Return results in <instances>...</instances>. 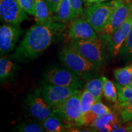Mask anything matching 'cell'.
Masks as SVG:
<instances>
[{"instance_id": "6da1fadb", "label": "cell", "mask_w": 132, "mask_h": 132, "mask_svg": "<svg viewBox=\"0 0 132 132\" xmlns=\"http://www.w3.org/2000/svg\"><path fill=\"white\" fill-rule=\"evenodd\" d=\"M64 27V23L55 21L48 23H36L28 29L9 57L18 62H27L37 59L55 41Z\"/></svg>"}, {"instance_id": "7a4b0ae2", "label": "cell", "mask_w": 132, "mask_h": 132, "mask_svg": "<svg viewBox=\"0 0 132 132\" xmlns=\"http://www.w3.org/2000/svg\"><path fill=\"white\" fill-rule=\"evenodd\" d=\"M59 59L65 67L83 81H88L98 75L100 69L69 45L61 50Z\"/></svg>"}, {"instance_id": "3957f363", "label": "cell", "mask_w": 132, "mask_h": 132, "mask_svg": "<svg viewBox=\"0 0 132 132\" xmlns=\"http://www.w3.org/2000/svg\"><path fill=\"white\" fill-rule=\"evenodd\" d=\"M69 45L99 69L106 64L111 56L106 41L100 36L95 39L70 40Z\"/></svg>"}, {"instance_id": "277c9868", "label": "cell", "mask_w": 132, "mask_h": 132, "mask_svg": "<svg viewBox=\"0 0 132 132\" xmlns=\"http://www.w3.org/2000/svg\"><path fill=\"white\" fill-rule=\"evenodd\" d=\"M122 0H111L86 7L82 17L99 34L111 19Z\"/></svg>"}, {"instance_id": "5b68a950", "label": "cell", "mask_w": 132, "mask_h": 132, "mask_svg": "<svg viewBox=\"0 0 132 132\" xmlns=\"http://www.w3.org/2000/svg\"><path fill=\"white\" fill-rule=\"evenodd\" d=\"M81 92L72 95L53 108L54 113L71 127L85 125V117L80 109Z\"/></svg>"}, {"instance_id": "8992f818", "label": "cell", "mask_w": 132, "mask_h": 132, "mask_svg": "<svg viewBox=\"0 0 132 132\" xmlns=\"http://www.w3.org/2000/svg\"><path fill=\"white\" fill-rule=\"evenodd\" d=\"M45 81L53 85L75 87L81 89L83 87L84 81L67 67H52L44 73Z\"/></svg>"}, {"instance_id": "52a82bcc", "label": "cell", "mask_w": 132, "mask_h": 132, "mask_svg": "<svg viewBox=\"0 0 132 132\" xmlns=\"http://www.w3.org/2000/svg\"><path fill=\"white\" fill-rule=\"evenodd\" d=\"M24 107L29 116L41 122L54 112L43 97L40 89H36L26 96Z\"/></svg>"}, {"instance_id": "ba28073f", "label": "cell", "mask_w": 132, "mask_h": 132, "mask_svg": "<svg viewBox=\"0 0 132 132\" xmlns=\"http://www.w3.org/2000/svg\"><path fill=\"white\" fill-rule=\"evenodd\" d=\"M40 90L45 101L53 108L81 91L78 88L53 85L45 81L42 82Z\"/></svg>"}, {"instance_id": "9c48e42d", "label": "cell", "mask_w": 132, "mask_h": 132, "mask_svg": "<svg viewBox=\"0 0 132 132\" xmlns=\"http://www.w3.org/2000/svg\"><path fill=\"white\" fill-rule=\"evenodd\" d=\"M0 16L4 22L15 26L29 19L16 0H0Z\"/></svg>"}, {"instance_id": "30bf717a", "label": "cell", "mask_w": 132, "mask_h": 132, "mask_svg": "<svg viewBox=\"0 0 132 132\" xmlns=\"http://www.w3.org/2000/svg\"><path fill=\"white\" fill-rule=\"evenodd\" d=\"M132 28V12L124 22L107 37H103L106 41L110 55L113 56H118L122 45Z\"/></svg>"}, {"instance_id": "8fae6325", "label": "cell", "mask_w": 132, "mask_h": 132, "mask_svg": "<svg viewBox=\"0 0 132 132\" xmlns=\"http://www.w3.org/2000/svg\"><path fill=\"white\" fill-rule=\"evenodd\" d=\"M23 29L19 26L6 24L0 27V54L3 56L14 50Z\"/></svg>"}, {"instance_id": "7c38bea8", "label": "cell", "mask_w": 132, "mask_h": 132, "mask_svg": "<svg viewBox=\"0 0 132 132\" xmlns=\"http://www.w3.org/2000/svg\"><path fill=\"white\" fill-rule=\"evenodd\" d=\"M132 12V7L127 0H122L112 15L110 21L101 32L98 34L102 37L111 35L126 20Z\"/></svg>"}, {"instance_id": "4fadbf2b", "label": "cell", "mask_w": 132, "mask_h": 132, "mask_svg": "<svg viewBox=\"0 0 132 132\" xmlns=\"http://www.w3.org/2000/svg\"><path fill=\"white\" fill-rule=\"evenodd\" d=\"M71 40H89L98 37V34L83 17L76 18L72 21L69 29Z\"/></svg>"}, {"instance_id": "5bb4252c", "label": "cell", "mask_w": 132, "mask_h": 132, "mask_svg": "<svg viewBox=\"0 0 132 132\" xmlns=\"http://www.w3.org/2000/svg\"><path fill=\"white\" fill-rule=\"evenodd\" d=\"M20 69L9 56H1L0 59V81L2 85L12 81L15 77L16 74Z\"/></svg>"}, {"instance_id": "9a60e30c", "label": "cell", "mask_w": 132, "mask_h": 132, "mask_svg": "<svg viewBox=\"0 0 132 132\" xmlns=\"http://www.w3.org/2000/svg\"><path fill=\"white\" fill-rule=\"evenodd\" d=\"M118 123V116L111 111L97 118L89 126L93 131L108 132L111 131L113 127Z\"/></svg>"}, {"instance_id": "2e32d148", "label": "cell", "mask_w": 132, "mask_h": 132, "mask_svg": "<svg viewBox=\"0 0 132 132\" xmlns=\"http://www.w3.org/2000/svg\"><path fill=\"white\" fill-rule=\"evenodd\" d=\"M77 17L69 0H61L56 12L53 15L54 21L62 23L73 21Z\"/></svg>"}, {"instance_id": "e0dca14e", "label": "cell", "mask_w": 132, "mask_h": 132, "mask_svg": "<svg viewBox=\"0 0 132 132\" xmlns=\"http://www.w3.org/2000/svg\"><path fill=\"white\" fill-rule=\"evenodd\" d=\"M42 124L48 132L69 131L70 125L67 124L58 114L53 112L47 119L43 120Z\"/></svg>"}, {"instance_id": "ac0fdd59", "label": "cell", "mask_w": 132, "mask_h": 132, "mask_svg": "<svg viewBox=\"0 0 132 132\" xmlns=\"http://www.w3.org/2000/svg\"><path fill=\"white\" fill-rule=\"evenodd\" d=\"M35 1V20L37 23H48L54 21L46 0Z\"/></svg>"}, {"instance_id": "d6986e66", "label": "cell", "mask_w": 132, "mask_h": 132, "mask_svg": "<svg viewBox=\"0 0 132 132\" xmlns=\"http://www.w3.org/2000/svg\"><path fill=\"white\" fill-rule=\"evenodd\" d=\"M111 110L101 102L97 101L92 105L90 111L85 116V125H90L98 117L109 113Z\"/></svg>"}, {"instance_id": "ffe728a7", "label": "cell", "mask_w": 132, "mask_h": 132, "mask_svg": "<svg viewBox=\"0 0 132 132\" xmlns=\"http://www.w3.org/2000/svg\"><path fill=\"white\" fill-rule=\"evenodd\" d=\"M114 76L116 80V83L122 86H128L132 81V65L115 69L114 70Z\"/></svg>"}, {"instance_id": "44dd1931", "label": "cell", "mask_w": 132, "mask_h": 132, "mask_svg": "<svg viewBox=\"0 0 132 132\" xmlns=\"http://www.w3.org/2000/svg\"><path fill=\"white\" fill-rule=\"evenodd\" d=\"M85 89L95 97L97 101L102 100L103 95V81L102 77L92 78L85 85Z\"/></svg>"}, {"instance_id": "7402d4cb", "label": "cell", "mask_w": 132, "mask_h": 132, "mask_svg": "<svg viewBox=\"0 0 132 132\" xmlns=\"http://www.w3.org/2000/svg\"><path fill=\"white\" fill-rule=\"evenodd\" d=\"M103 81V96L108 101L116 103L118 101V90L116 84L106 77H102Z\"/></svg>"}, {"instance_id": "603a6c76", "label": "cell", "mask_w": 132, "mask_h": 132, "mask_svg": "<svg viewBox=\"0 0 132 132\" xmlns=\"http://www.w3.org/2000/svg\"><path fill=\"white\" fill-rule=\"evenodd\" d=\"M14 131L20 132H44L46 131L42 122L38 120L24 122L16 125Z\"/></svg>"}, {"instance_id": "cb8c5ba5", "label": "cell", "mask_w": 132, "mask_h": 132, "mask_svg": "<svg viewBox=\"0 0 132 132\" xmlns=\"http://www.w3.org/2000/svg\"><path fill=\"white\" fill-rule=\"evenodd\" d=\"M97 101L95 97L86 89L81 92L80 109L84 117L90 111L92 105Z\"/></svg>"}, {"instance_id": "d4e9b609", "label": "cell", "mask_w": 132, "mask_h": 132, "mask_svg": "<svg viewBox=\"0 0 132 132\" xmlns=\"http://www.w3.org/2000/svg\"><path fill=\"white\" fill-rule=\"evenodd\" d=\"M118 56L127 61H132V28L122 45Z\"/></svg>"}, {"instance_id": "484cf974", "label": "cell", "mask_w": 132, "mask_h": 132, "mask_svg": "<svg viewBox=\"0 0 132 132\" xmlns=\"http://www.w3.org/2000/svg\"><path fill=\"white\" fill-rule=\"evenodd\" d=\"M120 115L123 122H127L132 120V97L124 103H119Z\"/></svg>"}, {"instance_id": "4316f807", "label": "cell", "mask_w": 132, "mask_h": 132, "mask_svg": "<svg viewBox=\"0 0 132 132\" xmlns=\"http://www.w3.org/2000/svg\"><path fill=\"white\" fill-rule=\"evenodd\" d=\"M25 12L31 15H35V1L34 0H16Z\"/></svg>"}, {"instance_id": "83f0119b", "label": "cell", "mask_w": 132, "mask_h": 132, "mask_svg": "<svg viewBox=\"0 0 132 132\" xmlns=\"http://www.w3.org/2000/svg\"><path fill=\"white\" fill-rule=\"evenodd\" d=\"M69 1L77 16L83 14L84 9L82 7V0H69Z\"/></svg>"}, {"instance_id": "f1b7e54d", "label": "cell", "mask_w": 132, "mask_h": 132, "mask_svg": "<svg viewBox=\"0 0 132 132\" xmlns=\"http://www.w3.org/2000/svg\"><path fill=\"white\" fill-rule=\"evenodd\" d=\"M61 1V0H46V2L48 6L50 11L53 14H54L56 12Z\"/></svg>"}, {"instance_id": "f546056e", "label": "cell", "mask_w": 132, "mask_h": 132, "mask_svg": "<svg viewBox=\"0 0 132 132\" xmlns=\"http://www.w3.org/2000/svg\"><path fill=\"white\" fill-rule=\"evenodd\" d=\"M108 1L109 0H82L85 7H87L94 4H98V3L106 2Z\"/></svg>"}, {"instance_id": "4dcf8cb0", "label": "cell", "mask_w": 132, "mask_h": 132, "mask_svg": "<svg viewBox=\"0 0 132 132\" xmlns=\"http://www.w3.org/2000/svg\"><path fill=\"white\" fill-rule=\"evenodd\" d=\"M111 131H116V132H117V131H122V132H124V131H127V128H125V127H121V126H119V127H118V128H115V129H114V130H112Z\"/></svg>"}, {"instance_id": "1f68e13d", "label": "cell", "mask_w": 132, "mask_h": 132, "mask_svg": "<svg viewBox=\"0 0 132 132\" xmlns=\"http://www.w3.org/2000/svg\"><path fill=\"white\" fill-rule=\"evenodd\" d=\"M126 128H127V131L132 132V123L128 125Z\"/></svg>"}, {"instance_id": "d6a6232c", "label": "cell", "mask_w": 132, "mask_h": 132, "mask_svg": "<svg viewBox=\"0 0 132 132\" xmlns=\"http://www.w3.org/2000/svg\"><path fill=\"white\" fill-rule=\"evenodd\" d=\"M127 1H128V2L130 3V4H131V7H132V0H127Z\"/></svg>"}, {"instance_id": "836d02e7", "label": "cell", "mask_w": 132, "mask_h": 132, "mask_svg": "<svg viewBox=\"0 0 132 132\" xmlns=\"http://www.w3.org/2000/svg\"><path fill=\"white\" fill-rule=\"evenodd\" d=\"M128 86H129L130 87V88H131V89H132V81H131V83H130V85H128Z\"/></svg>"}, {"instance_id": "e575fe53", "label": "cell", "mask_w": 132, "mask_h": 132, "mask_svg": "<svg viewBox=\"0 0 132 132\" xmlns=\"http://www.w3.org/2000/svg\"></svg>"}]
</instances>
